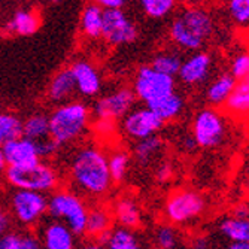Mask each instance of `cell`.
<instances>
[{"instance_id":"6da1fadb","label":"cell","mask_w":249,"mask_h":249,"mask_svg":"<svg viewBox=\"0 0 249 249\" xmlns=\"http://www.w3.org/2000/svg\"><path fill=\"white\" fill-rule=\"evenodd\" d=\"M69 178L75 193L81 197L102 198L110 191L107 154L96 145H85L76 149L69 163Z\"/></svg>"},{"instance_id":"7a4b0ae2","label":"cell","mask_w":249,"mask_h":249,"mask_svg":"<svg viewBox=\"0 0 249 249\" xmlns=\"http://www.w3.org/2000/svg\"><path fill=\"white\" fill-rule=\"evenodd\" d=\"M215 30L211 12L200 5H185L172 18L169 37L173 47L182 51H198L205 48Z\"/></svg>"},{"instance_id":"3957f363","label":"cell","mask_w":249,"mask_h":249,"mask_svg":"<svg viewBox=\"0 0 249 249\" xmlns=\"http://www.w3.org/2000/svg\"><path fill=\"white\" fill-rule=\"evenodd\" d=\"M89 121H91L89 107L82 102L69 100L60 103L50 115V131L60 146H66L82 138Z\"/></svg>"},{"instance_id":"277c9868","label":"cell","mask_w":249,"mask_h":249,"mask_svg":"<svg viewBox=\"0 0 249 249\" xmlns=\"http://www.w3.org/2000/svg\"><path fill=\"white\" fill-rule=\"evenodd\" d=\"M5 178L14 188L32 190L48 194L60 187L58 170L43 160L26 166H8Z\"/></svg>"},{"instance_id":"5b68a950","label":"cell","mask_w":249,"mask_h":249,"mask_svg":"<svg viewBox=\"0 0 249 249\" xmlns=\"http://www.w3.org/2000/svg\"><path fill=\"white\" fill-rule=\"evenodd\" d=\"M47 215L50 218L64 222L76 236L85 234V224L88 215V206L81 197L73 190L57 188L51 193L48 198V209Z\"/></svg>"},{"instance_id":"8992f818","label":"cell","mask_w":249,"mask_h":249,"mask_svg":"<svg viewBox=\"0 0 249 249\" xmlns=\"http://www.w3.org/2000/svg\"><path fill=\"white\" fill-rule=\"evenodd\" d=\"M206 209V200L193 190L173 191L164 203L166 219L173 225H188L197 221Z\"/></svg>"},{"instance_id":"52a82bcc","label":"cell","mask_w":249,"mask_h":249,"mask_svg":"<svg viewBox=\"0 0 249 249\" xmlns=\"http://www.w3.org/2000/svg\"><path fill=\"white\" fill-rule=\"evenodd\" d=\"M191 134L197 146L213 149L224 143L225 136H227V125H225L224 117L215 107H205L196 114Z\"/></svg>"},{"instance_id":"ba28073f","label":"cell","mask_w":249,"mask_h":249,"mask_svg":"<svg viewBox=\"0 0 249 249\" xmlns=\"http://www.w3.org/2000/svg\"><path fill=\"white\" fill-rule=\"evenodd\" d=\"M133 93L136 100L148 105L176 89V78L155 71L154 67L143 66L138 71L133 81Z\"/></svg>"},{"instance_id":"9c48e42d","label":"cell","mask_w":249,"mask_h":249,"mask_svg":"<svg viewBox=\"0 0 249 249\" xmlns=\"http://www.w3.org/2000/svg\"><path fill=\"white\" fill-rule=\"evenodd\" d=\"M9 206L17 222L24 227H33L47 215L48 198L39 191L15 188L9 200Z\"/></svg>"},{"instance_id":"30bf717a","label":"cell","mask_w":249,"mask_h":249,"mask_svg":"<svg viewBox=\"0 0 249 249\" xmlns=\"http://www.w3.org/2000/svg\"><path fill=\"white\" fill-rule=\"evenodd\" d=\"M138 27L123 9H103V40L112 47H124L138 39Z\"/></svg>"},{"instance_id":"8fae6325","label":"cell","mask_w":249,"mask_h":249,"mask_svg":"<svg viewBox=\"0 0 249 249\" xmlns=\"http://www.w3.org/2000/svg\"><path fill=\"white\" fill-rule=\"evenodd\" d=\"M136 96L131 88H117L109 94L102 96L93 107V114L99 121L114 123L123 120L128 110L134 107Z\"/></svg>"},{"instance_id":"7c38bea8","label":"cell","mask_w":249,"mask_h":249,"mask_svg":"<svg viewBox=\"0 0 249 249\" xmlns=\"http://www.w3.org/2000/svg\"><path fill=\"white\" fill-rule=\"evenodd\" d=\"M164 123L158 118L154 112L146 106L133 107L123 117V131L133 141H141L148 136L157 134L163 128Z\"/></svg>"},{"instance_id":"4fadbf2b","label":"cell","mask_w":249,"mask_h":249,"mask_svg":"<svg viewBox=\"0 0 249 249\" xmlns=\"http://www.w3.org/2000/svg\"><path fill=\"white\" fill-rule=\"evenodd\" d=\"M213 69V60L212 55L206 51H194L187 58L182 60L178 76L180 82L185 85H200L206 82Z\"/></svg>"},{"instance_id":"5bb4252c","label":"cell","mask_w":249,"mask_h":249,"mask_svg":"<svg viewBox=\"0 0 249 249\" xmlns=\"http://www.w3.org/2000/svg\"><path fill=\"white\" fill-rule=\"evenodd\" d=\"M76 91L84 97H94L102 89V75L88 60H76L71 66Z\"/></svg>"},{"instance_id":"9a60e30c","label":"cell","mask_w":249,"mask_h":249,"mask_svg":"<svg viewBox=\"0 0 249 249\" xmlns=\"http://www.w3.org/2000/svg\"><path fill=\"white\" fill-rule=\"evenodd\" d=\"M76 237L64 222L53 218L43 224L39 233L40 245L47 249H73L76 246Z\"/></svg>"},{"instance_id":"2e32d148","label":"cell","mask_w":249,"mask_h":249,"mask_svg":"<svg viewBox=\"0 0 249 249\" xmlns=\"http://www.w3.org/2000/svg\"><path fill=\"white\" fill-rule=\"evenodd\" d=\"M2 151L8 166H26L40 160L35 143L22 134L2 145Z\"/></svg>"},{"instance_id":"e0dca14e","label":"cell","mask_w":249,"mask_h":249,"mask_svg":"<svg viewBox=\"0 0 249 249\" xmlns=\"http://www.w3.org/2000/svg\"><path fill=\"white\" fill-rule=\"evenodd\" d=\"M222 107L229 115L237 120H249V75L236 79L233 91Z\"/></svg>"},{"instance_id":"ac0fdd59","label":"cell","mask_w":249,"mask_h":249,"mask_svg":"<svg viewBox=\"0 0 249 249\" xmlns=\"http://www.w3.org/2000/svg\"><path fill=\"white\" fill-rule=\"evenodd\" d=\"M146 106L166 124L175 121L176 118L182 115V112L185 109V99L175 89V91L148 103Z\"/></svg>"},{"instance_id":"d6986e66","label":"cell","mask_w":249,"mask_h":249,"mask_svg":"<svg viewBox=\"0 0 249 249\" xmlns=\"http://www.w3.org/2000/svg\"><path fill=\"white\" fill-rule=\"evenodd\" d=\"M112 218L117 225H123L127 229H138L142 222V213L138 201L131 197H121L118 198L110 209Z\"/></svg>"},{"instance_id":"ffe728a7","label":"cell","mask_w":249,"mask_h":249,"mask_svg":"<svg viewBox=\"0 0 249 249\" xmlns=\"http://www.w3.org/2000/svg\"><path fill=\"white\" fill-rule=\"evenodd\" d=\"M75 93H76V85L71 67H63V69H60L54 75V78L50 82L48 99L53 103L60 105L64 102H69Z\"/></svg>"},{"instance_id":"44dd1931","label":"cell","mask_w":249,"mask_h":249,"mask_svg":"<svg viewBox=\"0 0 249 249\" xmlns=\"http://www.w3.org/2000/svg\"><path fill=\"white\" fill-rule=\"evenodd\" d=\"M112 212L103 205H94L88 208L87 224H85V234L91 237L94 242L105 236L112 229Z\"/></svg>"},{"instance_id":"7402d4cb","label":"cell","mask_w":249,"mask_h":249,"mask_svg":"<svg viewBox=\"0 0 249 249\" xmlns=\"http://www.w3.org/2000/svg\"><path fill=\"white\" fill-rule=\"evenodd\" d=\"M236 84V78L230 72L219 73L206 89V100L213 107H222L225 100L229 99L230 93L233 91V87Z\"/></svg>"},{"instance_id":"603a6c76","label":"cell","mask_w":249,"mask_h":249,"mask_svg":"<svg viewBox=\"0 0 249 249\" xmlns=\"http://www.w3.org/2000/svg\"><path fill=\"white\" fill-rule=\"evenodd\" d=\"M218 231L229 242L249 243V215L248 216H227L218 224Z\"/></svg>"},{"instance_id":"cb8c5ba5","label":"cell","mask_w":249,"mask_h":249,"mask_svg":"<svg viewBox=\"0 0 249 249\" xmlns=\"http://www.w3.org/2000/svg\"><path fill=\"white\" fill-rule=\"evenodd\" d=\"M103 246L109 249H138L141 248V240L134 230L123 227V225H115L107 231Z\"/></svg>"},{"instance_id":"d4e9b609","label":"cell","mask_w":249,"mask_h":249,"mask_svg":"<svg viewBox=\"0 0 249 249\" xmlns=\"http://www.w3.org/2000/svg\"><path fill=\"white\" fill-rule=\"evenodd\" d=\"M103 27V9L96 3H89L81 14V30L89 39H99Z\"/></svg>"},{"instance_id":"484cf974","label":"cell","mask_w":249,"mask_h":249,"mask_svg":"<svg viewBox=\"0 0 249 249\" xmlns=\"http://www.w3.org/2000/svg\"><path fill=\"white\" fill-rule=\"evenodd\" d=\"M22 136L33 143L43 141L51 136L50 117L45 114H33L26 121H22Z\"/></svg>"},{"instance_id":"4316f807","label":"cell","mask_w":249,"mask_h":249,"mask_svg":"<svg viewBox=\"0 0 249 249\" xmlns=\"http://www.w3.org/2000/svg\"><path fill=\"white\" fill-rule=\"evenodd\" d=\"M163 141L158 138V136L152 134L148 136L145 139L136 141V146H134V158L138 160L142 166H148L151 164L155 158L161 154L163 151Z\"/></svg>"},{"instance_id":"83f0119b","label":"cell","mask_w":249,"mask_h":249,"mask_svg":"<svg viewBox=\"0 0 249 249\" xmlns=\"http://www.w3.org/2000/svg\"><path fill=\"white\" fill-rule=\"evenodd\" d=\"M40 239L32 231H6L0 237V249H39Z\"/></svg>"},{"instance_id":"f1b7e54d","label":"cell","mask_w":249,"mask_h":249,"mask_svg":"<svg viewBox=\"0 0 249 249\" xmlns=\"http://www.w3.org/2000/svg\"><path fill=\"white\" fill-rule=\"evenodd\" d=\"M179 50L170 48V50H164L161 53H158L152 60H151V66L155 71L170 75V76H178V72L180 69V64H182L184 57L178 53Z\"/></svg>"},{"instance_id":"f546056e","label":"cell","mask_w":249,"mask_h":249,"mask_svg":"<svg viewBox=\"0 0 249 249\" xmlns=\"http://www.w3.org/2000/svg\"><path fill=\"white\" fill-rule=\"evenodd\" d=\"M8 30L18 36H30L39 29V17L32 11H18L8 22Z\"/></svg>"},{"instance_id":"4dcf8cb0","label":"cell","mask_w":249,"mask_h":249,"mask_svg":"<svg viewBox=\"0 0 249 249\" xmlns=\"http://www.w3.org/2000/svg\"><path fill=\"white\" fill-rule=\"evenodd\" d=\"M138 3L148 18L164 19L176 11L179 0H138Z\"/></svg>"},{"instance_id":"1f68e13d","label":"cell","mask_w":249,"mask_h":249,"mask_svg":"<svg viewBox=\"0 0 249 249\" xmlns=\"http://www.w3.org/2000/svg\"><path fill=\"white\" fill-rule=\"evenodd\" d=\"M107 164L112 182L120 184L125 179L130 167V154L124 149H115L107 154Z\"/></svg>"},{"instance_id":"d6a6232c","label":"cell","mask_w":249,"mask_h":249,"mask_svg":"<svg viewBox=\"0 0 249 249\" xmlns=\"http://www.w3.org/2000/svg\"><path fill=\"white\" fill-rule=\"evenodd\" d=\"M22 134V120L14 114L0 112V146Z\"/></svg>"},{"instance_id":"836d02e7","label":"cell","mask_w":249,"mask_h":249,"mask_svg":"<svg viewBox=\"0 0 249 249\" xmlns=\"http://www.w3.org/2000/svg\"><path fill=\"white\" fill-rule=\"evenodd\" d=\"M154 243L161 249H173L179 245V233L173 224H161L154 230Z\"/></svg>"},{"instance_id":"e575fe53","label":"cell","mask_w":249,"mask_h":249,"mask_svg":"<svg viewBox=\"0 0 249 249\" xmlns=\"http://www.w3.org/2000/svg\"><path fill=\"white\" fill-rule=\"evenodd\" d=\"M227 9L237 26H249V0H227Z\"/></svg>"},{"instance_id":"d590c367","label":"cell","mask_w":249,"mask_h":249,"mask_svg":"<svg viewBox=\"0 0 249 249\" xmlns=\"http://www.w3.org/2000/svg\"><path fill=\"white\" fill-rule=\"evenodd\" d=\"M230 73L236 78L240 79L246 75H249V51L239 53L230 64Z\"/></svg>"},{"instance_id":"8d00e7d4","label":"cell","mask_w":249,"mask_h":249,"mask_svg":"<svg viewBox=\"0 0 249 249\" xmlns=\"http://www.w3.org/2000/svg\"><path fill=\"white\" fill-rule=\"evenodd\" d=\"M91 2L102 9H123L128 3V0H91Z\"/></svg>"},{"instance_id":"74e56055","label":"cell","mask_w":249,"mask_h":249,"mask_svg":"<svg viewBox=\"0 0 249 249\" xmlns=\"http://www.w3.org/2000/svg\"><path fill=\"white\" fill-rule=\"evenodd\" d=\"M172 173H173V167L170 163H161L157 169V178L160 182H166V180H169Z\"/></svg>"},{"instance_id":"f35d334b","label":"cell","mask_w":249,"mask_h":249,"mask_svg":"<svg viewBox=\"0 0 249 249\" xmlns=\"http://www.w3.org/2000/svg\"><path fill=\"white\" fill-rule=\"evenodd\" d=\"M8 227H9V218L6 215L5 209L0 206V237L8 231Z\"/></svg>"},{"instance_id":"ab89813d","label":"cell","mask_w":249,"mask_h":249,"mask_svg":"<svg viewBox=\"0 0 249 249\" xmlns=\"http://www.w3.org/2000/svg\"><path fill=\"white\" fill-rule=\"evenodd\" d=\"M229 248L230 249H249V243L248 242H230Z\"/></svg>"},{"instance_id":"60d3db41","label":"cell","mask_w":249,"mask_h":249,"mask_svg":"<svg viewBox=\"0 0 249 249\" xmlns=\"http://www.w3.org/2000/svg\"><path fill=\"white\" fill-rule=\"evenodd\" d=\"M8 164H6V160H5V155H3V151H2V146H0V173H5Z\"/></svg>"},{"instance_id":"b9f144b4","label":"cell","mask_w":249,"mask_h":249,"mask_svg":"<svg viewBox=\"0 0 249 249\" xmlns=\"http://www.w3.org/2000/svg\"><path fill=\"white\" fill-rule=\"evenodd\" d=\"M182 2L187 5H200L201 2H205V0H182Z\"/></svg>"},{"instance_id":"7bdbcfd3","label":"cell","mask_w":249,"mask_h":249,"mask_svg":"<svg viewBox=\"0 0 249 249\" xmlns=\"http://www.w3.org/2000/svg\"><path fill=\"white\" fill-rule=\"evenodd\" d=\"M51 2H53V3H57V2H60V0H51Z\"/></svg>"}]
</instances>
